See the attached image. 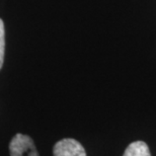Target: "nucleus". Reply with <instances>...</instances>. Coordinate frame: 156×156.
<instances>
[{
  "label": "nucleus",
  "instance_id": "f257e3e1",
  "mask_svg": "<svg viewBox=\"0 0 156 156\" xmlns=\"http://www.w3.org/2000/svg\"><path fill=\"white\" fill-rule=\"evenodd\" d=\"M11 156H39L32 138L23 134H16L9 144Z\"/></svg>",
  "mask_w": 156,
  "mask_h": 156
},
{
  "label": "nucleus",
  "instance_id": "f03ea898",
  "mask_svg": "<svg viewBox=\"0 0 156 156\" xmlns=\"http://www.w3.org/2000/svg\"><path fill=\"white\" fill-rule=\"evenodd\" d=\"M54 156H86L83 146L74 139L66 138L57 142L53 150Z\"/></svg>",
  "mask_w": 156,
  "mask_h": 156
},
{
  "label": "nucleus",
  "instance_id": "7ed1b4c3",
  "mask_svg": "<svg viewBox=\"0 0 156 156\" xmlns=\"http://www.w3.org/2000/svg\"><path fill=\"white\" fill-rule=\"evenodd\" d=\"M123 156H151V154L145 142L135 141L126 148Z\"/></svg>",
  "mask_w": 156,
  "mask_h": 156
},
{
  "label": "nucleus",
  "instance_id": "20e7f679",
  "mask_svg": "<svg viewBox=\"0 0 156 156\" xmlns=\"http://www.w3.org/2000/svg\"><path fill=\"white\" fill-rule=\"evenodd\" d=\"M4 52H5V32L4 23L0 18V69L2 68L3 61H4Z\"/></svg>",
  "mask_w": 156,
  "mask_h": 156
}]
</instances>
